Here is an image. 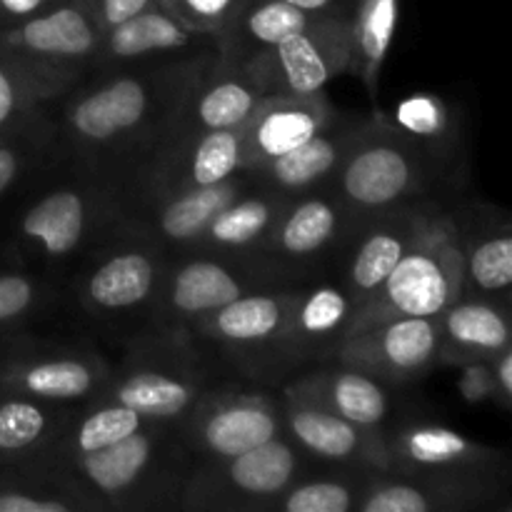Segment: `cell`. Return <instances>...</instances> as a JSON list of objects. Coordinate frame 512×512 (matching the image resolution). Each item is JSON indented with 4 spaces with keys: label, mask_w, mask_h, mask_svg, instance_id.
Returning <instances> with one entry per match:
<instances>
[{
    "label": "cell",
    "mask_w": 512,
    "mask_h": 512,
    "mask_svg": "<svg viewBox=\"0 0 512 512\" xmlns=\"http://www.w3.org/2000/svg\"><path fill=\"white\" fill-rule=\"evenodd\" d=\"M110 378V358L88 340L15 333L0 348V393L58 405L98 398Z\"/></svg>",
    "instance_id": "cell-12"
},
{
    "label": "cell",
    "mask_w": 512,
    "mask_h": 512,
    "mask_svg": "<svg viewBox=\"0 0 512 512\" xmlns=\"http://www.w3.org/2000/svg\"><path fill=\"white\" fill-rule=\"evenodd\" d=\"M233 370L190 330H145L110 358L100 400H113L160 423H178L200 395Z\"/></svg>",
    "instance_id": "cell-5"
},
{
    "label": "cell",
    "mask_w": 512,
    "mask_h": 512,
    "mask_svg": "<svg viewBox=\"0 0 512 512\" xmlns=\"http://www.w3.org/2000/svg\"><path fill=\"white\" fill-rule=\"evenodd\" d=\"M390 470L413 475L510 478L505 450L490 448L438 423H400L385 430Z\"/></svg>",
    "instance_id": "cell-20"
},
{
    "label": "cell",
    "mask_w": 512,
    "mask_h": 512,
    "mask_svg": "<svg viewBox=\"0 0 512 512\" xmlns=\"http://www.w3.org/2000/svg\"><path fill=\"white\" fill-rule=\"evenodd\" d=\"M310 18L313 15L285 0H243L218 33V55L233 63H245L303 30Z\"/></svg>",
    "instance_id": "cell-34"
},
{
    "label": "cell",
    "mask_w": 512,
    "mask_h": 512,
    "mask_svg": "<svg viewBox=\"0 0 512 512\" xmlns=\"http://www.w3.org/2000/svg\"><path fill=\"white\" fill-rule=\"evenodd\" d=\"M10 338V335H0V348H3V343H5V340H8Z\"/></svg>",
    "instance_id": "cell-47"
},
{
    "label": "cell",
    "mask_w": 512,
    "mask_h": 512,
    "mask_svg": "<svg viewBox=\"0 0 512 512\" xmlns=\"http://www.w3.org/2000/svg\"><path fill=\"white\" fill-rule=\"evenodd\" d=\"M460 378L458 390L463 395L465 403L480 405L493 400L495 403V375H493V360H473V363L458 365Z\"/></svg>",
    "instance_id": "cell-43"
},
{
    "label": "cell",
    "mask_w": 512,
    "mask_h": 512,
    "mask_svg": "<svg viewBox=\"0 0 512 512\" xmlns=\"http://www.w3.org/2000/svg\"><path fill=\"white\" fill-rule=\"evenodd\" d=\"M170 255L135 235L118 233L95 248L65 280L68 300L90 325L125 340L145 333Z\"/></svg>",
    "instance_id": "cell-6"
},
{
    "label": "cell",
    "mask_w": 512,
    "mask_h": 512,
    "mask_svg": "<svg viewBox=\"0 0 512 512\" xmlns=\"http://www.w3.org/2000/svg\"><path fill=\"white\" fill-rule=\"evenodd\" d=\"M323 473L305 470L273 500L268 512H355L365 485L380 470L325 465Z\"/></svg>",
    "instance_id": "cell-37"
},
{
    "label": "cell",
    "mask_w": 512,
    "mask_h": 512,
    "mask_svg": "<svg viewBox=\"0 0 512 512\" xmlns=\"http://www.w3.org/2000/svg\"><path fill=\"white\" fill-rule=\"evenodd\" d=\"M438 365L493 360L510 345V300L458 298L438 315Z\"/></svg>",
    "instance_id": "cell-30"
},
{
    "label": "cell",
    "mask_w": 512,
    "mask_h": 512,
    "mask_svg": "<svg viewBox=\"0 0 512 512\" xmlns=\"http://www.w3.org/2000/svg\"><path fill=\"white\" fill-rule=\"evenodd\" d=\"M295 288H258L190 325L233 373L260 383L285 380L283 333L288 323Z\"/></svg>",
    "instance_id": "cell-13"
},
{
    "label": "cell",
    "mask_w": 512,
    "mask_h": 512,
    "mask_svg": "<svg viewBox=\"0 0 512 512\" xmlns=\"http://www.w3.org/2000/svg\"><path fill=\"white\" fill-rule=\"evenodd\" d=\"M265 98H310L328 90L350 70V20L345 15H313L298 33L240 63Z\"/></svg>",
    "instance_id": "cell-15"
},
{
    "label": "cell",
    "mask_w": 512,
    "mask_h": 512,
    "mask_svg": "<svg viewBox=\"0 0 512 512\" xmlns=\"http://www.w3.org/2000/svg\"><path fill=\"white\" fill-rule=\"evenodd\" d=\"M70 405L0 393V465H43Z\"/></svg>",
    "instance_id": "cell-32"
},
{
    "label": "cell",
    "mask_w": 512,
    "mask_h": 512,
    "mask_svg": "<svg viewBox=\"0 0 512 512\" xmlns=\"http://www.w3.org/2000/svg\"><path fill=\"white\" fill-rule=\"evenodd\" d=\"M68 300L63 280L10 263L0 268V335L25 333Z\"/></svg>",
    "instance_id": "cell-36"
},
{
    "label": "cell",
    "mask_w": 512,
    "mask_h": 512,
    "mask_svg": "<svg viewBox=\"0 0 512 512\" xmlns=\"http://www.w3.org/2000/svg\"><path fill=\"white\" fill-rule=\"evenodd\" d=\"M363 120L365 118H350L343 110H338L303 145L275 158L260 160L245 170L253 175L255 183L288 200L325 188L338 175L350 145L358 138Z\"/></svg>",
    "instance_id": "cell-26"
},
{
    "label": "cell",
    "mask_w": 512,
    "mask_h": 512,
    "mask_svg": "<svg viewBox=\"0 0 512 512\" xmlns=\"http://www.w3.org/2000/svg\"><path fill=\"white\" fill-rule=\"evenodd\" d=\"M333 183L285 203L265 243L248 260L270 288H295L335 278L340 255L358 228Z\"/></svg>",
    "instance_id": "cell-7"
},
{
    "label": "cell",
    "mask_w": 512,
    "mask_h": 512,
    "mask_svg": "<svg viewBox=\"0 0 512 512\" xmlns=\"http://www.w3.org/2000/svg\"><path fill=\"white\" fill-rule=\"evenodd\" d=\"M400 18V0H355L350 10V70L378 100L380 73L393 45Z\"/></svg>",
    "instance_id": "cell-35"
},
{
    "label": "cell",
    "mask_w": 512,
    "mask_h": 512,
    "mask_svg": "<svg viewBox=\"0 0 512 512\" xmlns=\"http://www.w3.org/2000/svg\"><path fill=\"white\" fill-rule=\"evenodd\" d=\"M463 248V295L460 298L510 300L512 228L503 208L485 203L453 205Z\"/></svg>",
    "instance_id": "cell-27"
},
{
    "label": "cell",
    "mask_w": 512,
    "mask_h": 512,
    "mask_svg": "<svg viewBox=\"0 0 512 512\" xmlns=\"http://www.w3.org/2000/svg\"><path fill=\"white\" fill-rule=\"evenodd\" d=\"M270 288L243 260L188 250L170 255L148 330H188L250 290Z\"/></svg>",
    "instance_id": "cell-16"
},
{
    "label": "cell",
    "mask_w": 512,
    "mask_h": 512,
    "mask_svg": "<svg viewBox=\"0 0 512 512\" xmlns=\"http://www.w3.org/2000/svg\"><path fill=\"white\" fill-rule=\"evenodd\" d=\"M148 423L153 420L140 415L138 410L113 403V400L95 398L90 403L73 405L43 465H60L98 453V450L128 438L135 430L145 428Z\"/></svg>",
    "instance_id": "cell-33"
},
{
    "label": "cell",
    "mask_w": 512,
    "mask_h": 512,
    "mask_svg": "<svg viewBox=\"0 0 512 512\" xmlns=\"http://www.w3.org/2000/svg\"><path fill=\"white\" fill-rule=\"evenodd\" d=\"M388 115V113H385ZM390 123L410 138L413 143L443 155V158L460 160V128L453 110L445 105L443 98L433 93H415L400 100L393 113L388 115Z\"/></svg>",
    "instance_id": "cell-38"
},
{
    "label": "cell",
    "mask_w": 512,
    "mask_h": 512,
    "mask_svg": "<svg viewBox=\"0 0 512 512\" xmlns=\"http://www.w3.org/2000/svg\"><path fill=\"white\" fill-rule=\"evenodd\" d=\"M103 30L88 0H65L48 13L0 28V50L43 90L50 105L95 70Z\"/></svg>",
    "instance_id": "cell-10"
},
{
    "label": "cell",
    "mask_w": 512,
    "mask_h": 512,
    "mask_svg": "<svg viewBox=\"0 0 512 512\" xmlns=\"http://www.w3.org/2000/svg\"><path fill=\"white\" fill-rule=\"evenodd\" d=\"M190 465L175 423L153 420L98 453L43 468L90 512H168L178 510Z\"/></svg>",
    "instance_id": "cell-4"
},
{
    "label": "cell",
    "mask_w": 512,
    "mask_h": 512,
    "mask_svg": "<svg viewBox=\"0 0 512 512\" xmlns=\"http://www.w3.org/2000/svg\"><path fill=\"white\" fill-rule=\"evenodd\" d=\"M215 58L200 55L90 73L48 108L58 160L90 170L115 188L158 148Z\"/></svg>",
    "instance_id": "cell-1"
},
{
    "label": "cell",
    "mask_w": 512,
    "mask_h": 512,
    "mask_svg": "<svg viewBox=\"0 0 512 512\" xmlns=\"http://www.w3.org/2000/svg\"><path fill=\"white\" fill-rule=\"evenodd\" d=\"M90 8H93L95 20H98L100 30H110L115 25L125 23L133 15L143 13L150 5H155V0H88Z\"/></svg>",
    "instance_id": "cell-44"
},
{
    "label": "cell",
    "mask_w": 512,
    "mask_h": 512,
    "mask_svg": "<svg viewBox=\"0 0 512 512\" xmlns=\"http://www.w3.org/2000/svg\"><path fill=\"white\" fill-rule=\"evenodd\" d=\"M338 110L328 93L310 98H265L243 123V170L303 145Z\"/></svg>",
    "instance_id": "cell-29"
},
{
    "label": "cell",
    "mask_w": 512,
    "mask_h": 512,
    "mask_svg": "<svg viewBox=\"0 0 512 512\" xmlns=\"http://www.w3.org/2000/svg\"><path fill=\"white\" fill-rule=\"evenodd\" d=\"M358 308L335 278L298 285L283 333V370L290 378L308 365L333 360L353 330Z\"/></svg>",
    "instance_id": "cell-23"
},
{
    "label": "cell",
    "mask_w": 512,
    "mask_h": 512,
    "mask_svg": "<svg viewBox=\"0 0 512 512\" xmlns=\"http://www.w3.org/2000/svg\"><path fill=\"white\" fill-rule=\"evenodd\" d=\"M263 100V90L248 73V68L218 55L183 100L168 133H208V130L238 128Z\"/></svg>",
    "instance_id": "cell-28"
},
{
    "label": "cell",
    "mask_w": 512,
    "mask_h": 512,
    "mask_svg": "<svg viewBox=\"0 0 512 512\" xmlns=\"http://www.w3.org/2000/svg\"><path fill=\"white\" fill-rule=\"evenodd\" d=\"M460 173L458 160L413 143L383 110H375L360 125L333 188L355 218L445 210L455 205Z\"/></svg>",
    "instance_id": "cell-3"
},
{
    "label": "cell",
    "mask_w": 512,
    "mask_h": 512,
    "mask_svg": "<svg viewBox=\"0 0 512 512\" xmlns=\"http://www.w3.org/2000/svg\"><path fill=\"white\" fill-rule=\"evenodd\" d=\"M120 195L113 185L73 163L45 168L10 210L5 253L10 263L58 280L120 233Z\"/></svg>",
    "instance_id": "cell-2"
},
{
    "label": "cell",
    "mask_w": 512,
    "mask_h": 512,
    "mask_svg": "<svg viewBox=\"0 0 512 512\" xmlns=\"http://www.w3.org/2000/svg\"><path fill=\"white\" fill-rule=\"evenodd\" d=\"M200 55H218V35L188 28L170 10L155 3L125 23L105 30L93 73L123 68V65L200 58Z\"/></svg>",
    "instance_id": "cell-24"
},
{
    "label": "cell",
    "mask_w": 512,
    "mask_h": 512,
    "mask_svg": "<svg viewBox=\"0 0 512 512\" xmlns=\"http://www.w3.org/2000/svg\"><path fill=\"white\" fill-rule=\"evenodd\" d=\"M50 98L0 50V138L48 130Z\"/></svg>",
    "instance_id": "cell-40"
},
{
    "label": "cell",
    "mask_w": 512,
    "mask_h": 512,
    "mask_svg": "<svg viewBox=\"0 0 512 512\" xmlns=\"http://www.w3.org/2000/svg\"><path fill=\"white\" fill-rule=\"evenodd\" d=\"M493 375H495V403L508 413L512 403V348L503 350L493 358Z\"/></svg>",
    "instance_id": "cell-45"
},
{
    "label": "cell",
    "mask_w": 512,
    "mask_h": 512,
    "mask_svg": "<svg viewBox=\"0 0 512 512\" xmlns=\"http://www.w3.org/2000/svg\"><path fill=\"white\" fill-rule=\"evenodd\" d=\"M308 463L310 458L285 433L233 458L193 463L178 510L268 512L273 500L308 470Z\"/></svg>",
    "instance_id": "cell-11"
},
{
    "label": "cell",
    "mask_w": 512,
    "mask_h": 512,
    "mask_svg": "<svg viewBox=\"0 0 512 512\" xmlns=\"http://www.w3.org/2000/svg\"><path fill=\"white\" fill-rule=\"evenodd\" d=\"M175 428L193 463L233 458L283 435L280 388L238 373L223 375Z\"/></svg>",
    "instance_id": "cell-9"
},
{
    "label": "cell",
    "mask_w": 512,
    "mask_h": 512,
    "mask_svg": "<svg viewBox=\"0 0 512 512\" xmlns=\"http://www.w3.org/2000/svg\"><path fill=\"white\" fill-rule=\"evenodd\" d=\"M283 433L298 445L313 463L343 465V468L390 470L385 433L360 428L323 405L280 390Z\"/></svg>",
    "instance_id": "cell-21"
},
{
    "label": "cell",
    "mask_w": 512,
    "mask_h": 512,
    "mask_svg": "<svg viewBox=\"0 0 512 512\" xmlns=\"http://www.w3.org/2000/svg\"><path fill=\"white\" fill-rule=\"evenodd\" d=\"M240 5L243 0H165L163 8L183 20L188 28L218 35Z\"/></svg>",
    "instance_id": "cell-42"
},
{
    "label": "cell",
    "mask_w": 512,
    "mask_h": 512,
    "mask_svg": "<svg viewBox=\"0 0 512 512\" xmlns=\"http://www.w3.org/2000/svg\"><path fill=\"white\" fill-rule=\"evenodd\" d=\"M463 295V248L453 208L425 220L378 293L355 313L353 330L390 318H435Z\"/></svg>",
    "instance_id": "cell-8"
},
{
    "label": "cell",
    "mask_w": 512,
    "mask_h": 512,
    "mask_svg": "<svg viewBox=\"0 0 512 512\" xmlns=\"http://www.w3.org/2000/svg\"><path fill=\"white\" fill-rule=\"evenodd\" d=\"M510 478L413 475L380 470L355 512H510Z\"/></svg>",
    "instance_id": "cell-17"
},
{
    "label": "cell",
    "mask_w": 512,
    "mask_h": 512,
    "mask_svg": "<svg viewBox=\"0 0 512 512\" xmlns=\"http://www.w3.org/2000/svg\"><path fill=\"white\" fill-rule=\"evenodd\" d=\"M433 213L438 210H398L360 218L335 270V280L353 298L355 308L378 293L395 265L413 248L425 220Z\"/></svg>",
    "instance_id": "cell-22"
},
{
    "label": "cell",
    "mask_w": 512,
    "mask_h": 512,
    "mask_svg": "<svg viewBox=\"0 0 512 512\" xmlns=\"http://www.w3.org/2000/svg\"><path fill=\"white\" fill-rule=\"evenodd\" d=\"M243 170V125L208 133H168L158 148L115 185L120 208L155 195L223 183Z\"/></svg>",
    "instance_id": "cell-14"
},
{
    "label": "cell",
    "mask_w": 512,
    "mask_h": 512,
    "mask_svg": "<svg viewBox=\"0 0 512 512\" xmlns=\"http://www.w3.org/2000/svg\"><path fill=\"white\" fill-rule=\"evenodd\" d=\"M288 198L263 188L253 180L248 190L230 200L205 228L203 238L193 250L223 255V258L243 260L248 263L255 250L265 243L273 230L275 220L283 213Z\"/></svg>",
    "instance_id": "cell-31"
},
{
    "label": "cell",
    "mask_w": 512,
    "mask_h": 512,
    "mask_svg": "<svg viewBox=\"0 0 512 512\" xmlns=\"http://www.w3.org/2000/svg\"><path fill=\"white\" fill-rule=\"evenodd\" d=\"M155 3H158V5H160V8H163V5H165V0H155Z\"/></svg>",
    "instance_id": "cell-48"
},
{
    "label": "cell",
    "mask_w": 512,
    "mask_h": 512,
    "mask_svg": "<svg viewBox=\"0 0 512 512\" xmlns=\"http://www.w3.org/2000/svg\"><path fill=\"white\" fill-rule=\"evenodd\" d=\"M280 390L323 405L330 413L385 433L393 425V385L340 360L308 365L280 383Z\"/></svg>",
    "instance_id": "cell-25"
},
{
    "label": "cell",
    "mask_w": 512,
    "mask_h": 512,
    "mask_svg": "<svg viewBox=\"0 0 512 512\" xmlns=\"http://www.w3.org/2000/svg\"><path fill=\"white\" fill-rule=\"evenodd\" d=\"M0 512H90L43 465H0Z\"/></svg>",
    "instance_id": "cell-39"
},
{
    "label": "cell",
    "mask_w": 512,
    "mask_h": 512,
    "mask_svg": "<svg viewBox=\"0 0 512 512\" xmlns=\"http://www.w3.org/2000/svg\"><path fill=\"white\" fill-rule=\"evenodd\" d=\"M285 3L295 5L310 15H345V18H350L355 0H285Z\"/></svg>",
    "instance_id": "cell-46"
},
{
    "label": "cell",
    "mask_w": 512,
    "mask_h": 512,
    "mask_svg": "<svg viewBox=\"0 0 512 512\" xmlns=\"http://www.w3.org/2000/svg\"><path fill=\"white\" fill-rule=\"evenodd\" d=\"M60 163L48 130L0 138V205L23 193L45 168Z\"/></svg>",
    "instance_id": "cell-41"
},
{
    "label": "cell",
    "mask_w": 512,
    "mask_h": 512,
    "mask_svg": "<svg viewBox=\"0 0 512 512\" xmlns=\"http://www.w3.org/2000/svg\"><path fill=\"white\" fill-rule=\"evenodd\" d=\"M440 323L435 318H390L350 330L333 360L365 370L400 388L438 368Z\"/></svg>",
    "instance_id": "cell-19"
},
{
    "label": "cell",
    "mask_w": 512,
    "mask_h": 512,
    "mask_svg": "<svg viewBox=\"0 0 512 512\" xmlns=\"http://www.w3.org/2000/svg\"><path fill=\"white\" fill-rule=\"evenodd\" d=\"M250 185L253 175L240 170L233 178L208 188L133 200L120 208V233L148 240L168 255L188 253L203 238L210 220Z\"/></svg>",
    "instance_id": "cell-18"
}]
</instances>
